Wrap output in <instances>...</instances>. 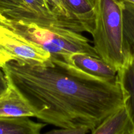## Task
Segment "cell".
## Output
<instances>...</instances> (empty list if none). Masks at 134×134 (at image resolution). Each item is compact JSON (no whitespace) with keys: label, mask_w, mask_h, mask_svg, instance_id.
Listing matches in <instances>:
<instances>
[{"label":"cell","mask_w":134,"mask_h":134,"mask_svg":"<svg viewBox=\"0 0 134 134\" xmlns=\"http://www.w3.org/2000/svg\"><path fill=\"white\" fill-rule=\"evenodd\" d=\"M0 48L14 60L27 64H43L51 58L49 52L7 27L0 28Z\"/></svg>","instance_id":"277c9868"},{"label":"cell","mask_w":134,"mask_h":134,"mask_svg":"<svg viewBox=\"0 0 134 134\" xmlns=\"http://www.w3.org/2000/svg\"><path fill=\"white\" fill-rule=\"evenodd\" d=\"M64 60L76 69L96 78L106 81L117 79V71L99 57L87 54L75 53Z\"/></svg>","instance_id":"5b68a950"},{"label":"cell","mask_w":134,"mask_h":134,"mask_svg":"<svg viewBox=\"0 0 134 134\" xmlns=\"http://www.w3.org/2000/svg\"><path fill=\"white\" fill-rule=\"evenodd\" d=\"M30 118L0 117V134H39L47 125L35 122Z\"/></svg>","instance_id":"30bf717a"},{"label":"cell","mask_w":134,"mask_h":134,"mask_svg":"<svg viewBox=\"0 0 134 134\" xmlns=\"http://www.w3.org/2000/svg\"><path fill=\"white\" fill-rule=\"evenodd\" d=\"M95 23L91 35L94 47L101 59L117 71L130 64L124 39V2L94 0Z\"/></svg>","instance_id":"7a4b0ae2"},{"label":"cell","mask_w":134,"mask_h":134,"mask_svg":"<svg viewBox=\"0 0 134 134\" xmlns=\"http://www.w3.org/2000/svg\"><path fill=\"white\" fill-rule=\"evenodd\" d=\"M7 27L51 54L64 60L75 53L99 57L90 41L79 32L61 27H47L9 19Z\"/></svg>","instance_id":"3957f363"},{"label":"cell","mask_w":134,"mask_h":134,"mask_svg":"<svg viewBox=\"0 0 134 134\" xmlns=\"http://www.w3.org/2000/svg\"><path fill=\"white\" fill-rule=\"evenodd\" d=\"M120 1H123V2H129L134 4V0H120Z\"/></svg>","instance_id":"d6986e66"},{"label":"cell","mask_w":134,"mask_h":134,"mask_svg":"<svg viewBox=\"0 0 134 134\" xmlns=\"http://www.w3.org/2000/svg\"><path fill=\"white\" fill-rule=\"evenodd\" d=\"M9 19L5 16L0 13V28L3 27H7Z\"/></svg>","instance_id":"ac0fdd59"},{"label":"cell","mask_w":134,"mask_h":134,"mask_svg":"<svg viewBox=\"0 0 134 134\" xmlns=\"http://www.w3.org/2000/svg\"><path fill=\"white\" fill-rule=\"evenodd\" d=\"M13 60H14L13 57L0 48V68H2L7 63Z\"/></svg>","instance_id":"e0dca14e"},{"label":"cell","mask_w":134,"mask_h":134,"mask_svg":"<svg viewBox=\"0 0 134 134\" xmlns=\"http://www.w3.org/2000/svg\"><path fill=\"white\" fill-rule=\"evenodd\" d=\"M37 119L59 128H96L126 104L128 94L118 78L106 81L81 71L62 58L43 64L13 60L2 68Z\"/></svg>","instance_id":"6da1fadb"},{"label":"cell","mask_w":134,"mask_h":134,"mask_svg":"<svg viewBox=\"0 0 134 134\" xmlns=\"http://www.w3.org/2000/svg\"><path fill=\"white\" fill-rule=\"evenodd\" d=\"M118 78L128 94L126 104L134 125V67L130 64L118 71Z\"/></svg>","instance_id":"4fadbf2b"},{"label":"cell","mask_w":134,"mask_h":134,"mask_svg":"<svg viewBox=\"0 0 134 134\" xmlns=\"http://www.w3.org/2000/svg\"><path fill=\"white\" fill-rule=\"evenodd\" d=\"M9 86L7 79L2 68H0V95L5 92Z\"/></svg>","instance_id":"2e32d148"},{"label":"cell","mask_w":134,"mask_h":134,"mask_svg":"<svg viewBox=\"0 0 134 134\" xmlns=\"http://www.w3.org/2000/svg\"><path fill=\"white\" fill-rule=\"evenodd\" d=\"M0 13L9 19L43 26L39 17L25 5L22 0H0Z\"/></svg>","instance_id":"8fae6325"},{"label":"cell","mask_w":134,"mask_h":134,"mask_svg":"<svg viewBox=\"0 0 134 134\" xmlns=\"http://www.w3.org/2000/svg\"><path fill=\"white\" fill-rule=\"evenodd\" d=\"M46 1L52 11L59 18L73 24L80 29L81 32H85L83 27L81 26V25L70 16L62 0H46Z\"/></svg>","instance_id":"5bb4252c"},{"label":"cell","mask_w":134,"mask_h":134,"mask_svg":"<svg viewBox=\"0 0 134 134\" xmlns=\"http://www.w3.org/2000/svg\"><path fill=\"white\" fill-rule=\"evenodd\" d=\"M92 134H134V125L126 104L107 116L96 128Z\"/></svg>","instance_id":"52a82bcc"},{"label":"cell","mask_w":134,"mask_h":134,"mask_svg":"<svg viewBox=\"0 0 134 134\" xmlns=\"http://www.w3.org/2000/svg\"><path fill=\"white\" fill-rule=\"evenodd\" d=\"M22 1L39 17L44 27L66 28L81 33L80 29L74 24L56 16L52 11L46 0H22Z\"/></svg>","instance_id":"9c48e42d"},{"label":"cell","mask_w":134,"mask_h":134,"mask_svg":"<svg viewBox=\"0 0 134 134\" xmlns=\"http://www.w3.org/2000/svg\"><path fill=\"white\" fill-rule=\"evenodd\" d=\"M70 16L91 34L95 23L94 0H62Z\"/></svg>","instance_id":"ba28073f"},{"label":"cell","mask_w":134,"mask_h":134,"mask_svg":"<svg viewBox=\"0 0 134 134\" xmlns=\"http://www.w3.org/2000/svg\"><path fill=\"white\" fill-rule=\"evenodd\" d=\"M8 82V88L0 95V117H35V112L20 93L10 82Z\"/></svg>","instance_id":"8992f818"},{"label":"cell","mask_w":134,"mask_h":134,"mask_svg":"<svg viewBox=\"0 0 134 134\" xmlns=\"http://www.w3.org/2000/svg\"><path fill=\"white\" fill-rule=\"evenodd\" d=\"M91 132L87 127H79L75 128H60L47 132L48 134H86Z\"/></svg>","instance_id":"9a60e30c"},{"label":"cell","mask_w":134,"mask_h":134,"mask_svg":"<svg viewBox=\"0 0 134 134\" xmlns=\"http://www.w3.org/2000/svg\"><path fill=\"white\" fill-rule=\"evenodd\" d=\"M123 24L126 51L134 67V4L124 2Z\"/></svg>","instance_id":"7c38bea8"}]
</instances>
